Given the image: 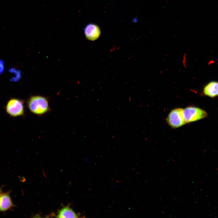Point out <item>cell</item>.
Masks as SVG:
<instances>
[{
  "mask_svg": "<svg viewBox=\"0 0 218 218\" xmlns=\"http://www.w3.org/2000/svg\"><path fill=\"white\" fill-rule=\"evenodd\" d=\"M27 105L31 113L38 116L45 114L50 110L48 99L41 96H32L28 99Z\"/></svg>",
  "mask_w": 218,
  "mask_h": 218,
  "instance_id": "obj_1",
  "label": "cell"
},
{
  "mask_svg": "<svg viewBox=\"0 0 218 218\" xmlns=\"http://www.w3.org/2000/svg\"><path fill=\"white\" fill-rule=\"evenodd\" d=\"M183 115L186 123L197 121L206 117L207 114L197 107H189L183 109Z\"/></svg>",
  "mask_w": 218,
  "mask_h": 218,
  "instance_id": "obj_2",
  "label": "cell"
},
{
  "mask_svg": "<svg viewBox=\"0 0 218 218\" xmlns=\"http://www.w3.org/2000/svg\"><path fill=\"white\" fill-rule=\"evenodd\" d=\"M167 121L172 128H177L186 123L183 115V109L181 108L175 109L172 110L168 114Z\"/></svg>",
  "mask_w": 218,
  "mask_h": 218,
  "instance_id": "obj_3",
  "label": "cell"
},
{
  "mask_svg": "<svg viewBox=\"0 0 218 218\" xmlns=\"http://www.w3.org/2000/svg\"><path fill=\"white\" fill-rule=\"evenodd\" d=\"M5 109L7 113L12 117L21 116L24 112V101L17 98H12L8 101Z\"/></svg>",
  "mask_w": 218,
  "mask_h": 218,
  "instance_id": "obj_4",
  "label": "cell"
},
{
  "mask_svg": "<svg viewBox=\"0 0 218 218\" xmlns=\"http://www.w3.org/2000/svg\"><path fill=\"white\" fill-rule=\"evenodd\" d=\"M11 190L2 193L0 195V212H5L12 210L16 206L10 196Z\"/></svg>",
  "mask_w": 218,
  "mask_h": 218,
  "instance_id": "obj_5",
  "label": "cell"
},
{
  "mask_svg": "<svg viewBox=\"0 0 218 218\" xmlns=\"http://www.w3.org/2000/svg\"><path fill=\"white\" fill-rule=\"evenodd\" d=\"M84 34L87 38L90 40L94 41L97 39L101 34L99 27L95 24H89L84 28Z\"/></svg>",
  "mask_w": 218,
  "mask_h": 218,
  "instance_id": "obj_6",
  "label": "cell"
},
{
  "mask_svg": "<svg viewBox=\"0 0 218 218\" xmlns=\"http://www.w3.org/2000/svg\"><path fill=\"white\" fill-rule=\"evenodd\" d=\"M218 82L215 81H210L204 87L203 92V94L211 97H214L218 95Z\"/></svg>",
  "mask_w": 218,
  "mask_h": 218,
  "instance_id": "obj_7",
  "label": "cell"
},
{
  "mask_svg": "<svg viewBox=\"0 0 218 218\" xmlns=\"http://www.w3.org/2000/svg\"><path fill=\"white\" fill-rule=\"evenodd\" d=\"M79 215L76 213L69 206L63 207L58 211L56 217L58 218H77Z\"/></svg>",
  "mask_w": 218,
  "mask_h": 218,
  "instance_id": "obj_8",
  "label": "cell"
},
{
  "mask_svg": "<svg viewBox=\"0 0 218 218\" xmlns=\"http://www.w3.org/2000/svg\"><path fill=\"white\" fill-rule=\"evenodd\" d=\"M9 70L10 72L14 73L16 74L15 77L11 79L12 81H18L21 76V73L20 71L19 70L13 68H11Z\"/></svg>",
  "mask_w": 218,
  "mask_h": 218,
  "instance_id": "obj_9",
  "label": "cell"
},
{
  "mask_svg": "<svg viewBox=\"0 0 218 218\" xmlns=\"http://www.w3.org/2000/svg\"><path fill=\"white\" fill-rule=\"evenodd\" d=\"M5 70V66L4 61L0 60V74H1L4 72Z\"/></svg>",
  "mask_w": 218,
  "mask_h": 218,
  "instance_id": "obj_10",
  "label": "cell"
},
{
  "mask_svg": "<svg viewBox=\"0 0 218 218\" xmlns=\"http://www.w3.org/2000/svg\"><path fill=\"white\" fill-rule=\"evenodd\" d=\"M3 187V186H2L1 187H0V195L2 193V188Z\"/></svg>",
  "mask_w": 218,
  "mask_h": 218,
  "instance_id": "obj_11",
  "label": "cell"
}]
</instances>
